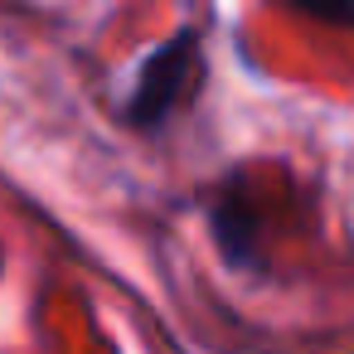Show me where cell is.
I'll list each match as a JSON object with an SVG mask.
<instances>
[{
	"instance_id": "2",
	"label": "cell",
	"mask_w": 354,
	"mask_h": 354,
	"mask_svg": "<svg viewBox=\"0 0 354 354\" xmlns=\"http://www.w3.org/2000/svg\"><path fill=\"white\" fill-rule=\"evenodd\" d=\"M214 238H218V252L233 267H257L262 262V228H257V214H252L248 194L223 189L214 199Z\"/></svg>"
},
{
	"instance_id": "1",
	"label": "cell",
	"mask_w": 354,
	"mask_h": 354,
	"mask_svg": "<svg viewBox=\"0 0 354 354\" xmlns=\"http://www.w3.org/2000/svg\"><path fill=\"white\" fill-rule=\"evenodd\" d=\"M199 88V39L189 30H180L175 39H165L141 68H136V83H131V97H127V122L141 127V131H156L170 122V112Z\"/></svg>"
}]
</instances>
